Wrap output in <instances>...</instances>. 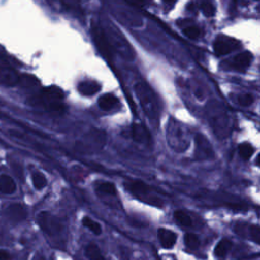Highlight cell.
Wrapping results in <instances>:
<instances>
[{
	"instance_id": "20",
	"label": "cell",
	"mask_w": 260,
	"mask_h": 260,
	"mask_svg": "<svg viewBox=\"0 0 260 260\" xmlns=\"http://www.w3.org/2000/svg\"><path fill=\"white\" fill-rule=\"evenodd\" d=\"M31 181H32V184H34V187L37 189V190H42L46 187L47 185V179L46 177L39 171H35L32 174H31Z\"/></svg>"
},
{
	"instance_id": "13",
	"label": "cell",
	"mask_w": 260,
	"mask_h": 260,
	"mask_svg": "<svg viewBox=\"0 0 260 260\" xmlns=\"http://www.w3.org/2000/svg\"><path fill=\"white\" fill-rule=\"evenodd\" d=\"M131 137L135 142L146 144L150 141V133L141 124H133L131 127Z\"/></svg>"
},
{
	"instance_id": "5",
	"label": "cell",
	"mask_w": 260,
	"mask_h": 260,
	"mask_svg": "<svg viewBox=\"0 0 260 260\" xmlns=\"http://www.w3.org/2000/svg\"><path fill=\"white\" fill-rule=\"evenodd\" d=\"M209 111V121L210 125L213 127L215 133L219 136H225L226 135V129H229L228 126V118L225 115V112L221 109L220 105H216V107H211L208 105Z\"/></svg>"
},
{
	"instance_id": "27",
	"label": "cell",
	"mask_w": 260,
	"mask_h": 260,
	"mask_svg": "<svg viewBox=\"0 0 260 260\" xmlns=\"http://www.w3.org/2000/svg\"><path fill=\"white\" fill-rule=\"evenodd\" d=\"M183 34L187 37V38H189V39H191V40H195V39H197V38H199V36H200V29L197 27V26H193V25H191V26H187L186 28H184L183 29Z\"/></svg>"
},
{
	"instance_id": "11",
	"label": "cell",
	"mask_w": 260,
	"mask_h": 260,
	"mask_svg": "<svg viewBox=\"0 0 260 260\" xmlns=\"http://www.w3.org/2000/svg\"><path fill=\"white\" fill-rule=\"evenodd\" d=\"M5 212H6V215L8 216V218L14 222H19V221L24 220L27 215L25 208L20 203L9 204L6 207Z\"/></svg>"
},
{
	"instance_id": "28",
	"label": "cell",
	"mask_w": 260,
	"mask_h": 260,
	"mask_svg": "<svg viewBox=\"0 0 260 260\" xmlns=\"http://www.w3.org/2000/svg\"><path fill=\"white\" fill-rule=\"evenodd\" d=\"M253 102H254V96L250 93H244L238 96V103L243 107H248L251 104H253Z\"/></svg>"
},
{
	"instance_id": "6",
	"label": "cell",
	"mask_w": 260,
	"mask_h": 260,
	"mask_svg": "<svg viewBox=\"0 0 260 260\" xmlns=\"http://www.w3.org/2000/svg\"><path fill=\"white\" fill-rule=\"evenodd\" d=\"M106 143V134L101 130H93L84 136V140L79 143L77 148L82 152L100 150Z\"/></svg>"
},
{
	"instance_id": "19",
	"label": "cell",
	"mask_w": 260,
	"mask_h": 260,
	"mask_svg": "<svg viewBox=\"0 0 260 260\" xmlns=\"http://www.w3.org/2000/svg\"><path fill=\"white\" fill-rule=\"evenodd\" d=\"M174 219L176 220V222L184 228H190L193 225V221L191 216L183 211V210H176L174 212Z\"/></svg>"
},
{
	"instance_id": "22",
	"label": "cell",
	"mask_w": 260,
	"mask_h": 260,
	"mask_svg": "<svg viewBox=\"0 0 260 260\" xmlns=\"http://www.w3.org/2000/svg\"><path fill=\"white\" fill-rule=\"evenodd\" d=\"M184 243H185V246L187 248H189L191 250H194V249H197L199 247L200 240H199V237L196 234L187 233L184 236Z\"/></svg>"
},
{
	"instance_id": "29",
	"label": "cell",
	"mask_w": 260,
	"mask_h": 260,
	"mask_svg": "<svg viewBox=\"0 0 260 260\" xmlns=\"http://www.w3.org/2000/svg\"><path fill=\"white\" fill-rule=\"evenodd\" d=\"M11 254L5 249H0V260H10Z\"/></svg>"
},
{
	"instance_id": "1",
	"label": "cell",
	"mask_w": 260,
	"mask_h": 260,
	"mask_svg": "<svg viewBox=\"0 0 260 260\" xmlns=\"http://www.w3.org/2000/svg\"><path fill=\"white\" fill-rule=\"evenodd\" d=\"M64 92L63 90L55 85L43 88L38 93L31 95L28 99V103L35 107H42L48 112L62 113L65 110L63 103Z\"/></svg>"
},
{
	"instance_id": "7",
	"label": "cell",
	"mask_w": 260,
	"mask_h": 260,
	"mask_svg": "<svg viewBox=\"0 0 260 260\" xmlns=\"http://www.w3.org/2000/svg\"><path fill=\"white\" fill-rule=\"evenodd\" d=\"M241 47V43L231 37L219 36L213 43V50L217 56H224L231 52L238 50Z\"/></svg>"
},
{
	"instance_id": "15",
	"label": "cell",
	"mask_w": 260,
	"mask_h": 260,
	"mask_svg": "<svg viewBox=\"0 0 260 260\" xmlns=\"http://www.w3.org/2000/svg\"><path fill=\"white\" fill-rule=\"evenodd\" d=\"M17 186L14 179L8 174L0 175V192L5 195H12L16 192Z\"/></svg>"
},
{
	"instance_id": "25",
	"label": "cell",
	"mask_w": 260,
	"mask_h": 260,
	"mask_svg": "<svg viewBox=\"0 0 260 260\" xmlns=\"http://www.w3.org/2000/svg\"><path fill=\"white\" fill-rule=\"evenodd\" d=\"M200 8H201V11L203 12V14L206 16V17H210V16H213L214 13H215V7L212 3L208 2V1H205V2H202L200 4Z\"/></svg>"
},
{
	"instance_id": "10",
	"label": "cell",
	"mask_w": 260,
	"mask_h": 260,
	"mask_svg": "<svg viewBox=\"0 0 260 260\" xmlns=\"http://www.w3.org/2000/svg\"><path fill=\"white\" fill-rule=\"evenodd\" d=\"M157 239L162 248L172 249L177 242V234L169 229L159 228L157 230Z\"/></svg>"
},
{
	"instance_id": "21",
	"label": "cell",
	"mask_w": 260,
	"mask_h": 260,
	"mask_svg": "<svg viewBox=\"0 0 260 260\" xmlns=\"http://www.w3.org/2000/svg\"><path fill=\"white\" fill-rule=\"evenodd\" d=\"M82 224L88 229L91 233H93L94 235H101L102 234V226L98 221H94L92 218L88 217V216H84L82 218Z\"/></svg>"
},
{
	"instance_id": "23",
	"label": "cell",
	"mask_w": 260,
	"mask_h": 260,
	"mask_svg": "<svg viewBox=\"0 0 260 260\" xmlns=\"http://www.w3.org/2000/svg\"><path fill=\"white\" fill-rule=\"evenodd\" d=\"M238 151H239L240 156L243 159H249L252 156V154L254 153V147L250 143L244 142L239 145Z\"/></svg>"
},
{
	"instance_id": "16",
	"label": "cell",
	"mask_w": 260,
	"mask_h": 260,
	"mask_svg": "<svg viewBox=\"0 0 260 260\" xmlns=\"http://www.w3.org/2000/svg\"><path fill=\"white\" fill-rule=\"evenodd\" d=\"M98 104L102 110L111 111L119 106V100L111 93H106L99 99Z\"/></svg>"
},
{
	"instance_id": "14",
	"label": "cell",
	"mask_w": 260,
	"mask_h": 260,
	"mask_svg": "<svg viewBox=\"0 0 260 260\" xmlns=\"http://www.w3.org/2000/svg\"><path fill=\"white\" fill-rule=\"evenodd\" d=\"M101 87H102L101 84L94 80H83V81H80L77 85V89L79 93L85 96L95 94L96 92L100 91Z\"/></svg>"
},
{
	"instance_id": "30",
	"label": "cell",
	"mask_w": 260,
	"mask_h": 260,
	"mask_svg": "<svg viewBox=\"0 0 260 260\" xmlns=\"http://www.w3.org/2000/svg\"><path fill=\"white\" fill-rule=\"evenodd\" d=\"M31 260H48V259L46 258V256H45L43 253H36V254L32 256Z\"/></svg>"
},
{
	"instance_id": "3",
	"label": "cell",
	"mask_w": 260,
	"mask_h": 260,
	"mask_svg": "<svg viewBox=\"0 0 260 260\" xmlns=\"http://www.w3.org/2000/svg\"><path fill=\"white\" fill-rule=\"evenodd\" d=\"M124 187L138 200L156 206L162 207L164 201L154 193L153 189L141 181H128L124 183Z\"/></svg>"
},
{
	"instance_id": "8",
	"label": "cell",
	"mask_w": 260,
	"mask_h": 260,
	"mask_svg": "<svg viewBox=\"0 0 260 260\" xmlns=\"http://www.w3.org/2000/svg\"><path fill=\"white\" fill-rule=\"evenodd\" d=\"M92 37L100 50V52L106 57L111 58L113 56V49L111 43L109 42L106 32L99 25H92Z\"/></svg>"
},
{
	"instance_id": "31",
	"label": "cell",
	"mask_w": 260,
	"mask_h": 260,
	"mask_svg": "<svg viewBox=\"0 0 260 260\" xmlns=\"http://www.w3.org/2000/svg\"><path fill=\"white\" fill-rule=\"evenodd\" d=\"M120 260H130V258H129V254H128L125 250H121Z\"/></svg>"
},
{
	"instance_id": "17",
	"label": "cell",
	"mask_w": 260,
	"mask_h": 260,
	"mask_svg": "<svg viewBox=\"0 0 260 260\" xmlns=\"http://www.w3.org/2000/svg\"><path fill=\"white\" fill-rule=\"evenodd\" d=\"M232 247H233V243L231 240L229 239L220 240L214 248L215 257L218 259H223L228 255V253L231 251Z\"/></svg>"
},
{
	"instance_id": "4",
	"label": "cell",
	"mask_w": 260,
	"mask_h": 260,
	"mask_svg": "<svg viewBox=\"0 0 260 260\" xmlns=\"http://www.w3.org/2000/svg\"><path fill=\"white\" fill-rule=\"evenodd\" d=\"M37 222L41 230L51 239L60 238L65 231L64 223L48 211H42L37 216Z\"/></svg>"
},
{
	"instance_id": "18",
	"label": "cell",
	"mask_w": 260,
	"mask_h": 260,
	"mask_svg": "<svg viewBox=\"0 0 260 260\" xmlns=\"http://www.w3.org/2000/svg\"><path fill=\"white\" fill-rule=\"evenodd\" d=\"M84 256L88 260H105L100 247L94 243H89L84 247Z\"/></svg>"
},
{
	"instance_id": "2",
	"label": "cell",
	"mask_w": 260,
	"mask_h": 260,
	"mask_svg": "<svg viewBox=\"0 0 260 260\" xmlns=\"http://www.w3.org/2000/svg\"><path fill=\"white\" fill-rule=\"evenodd\" d=\"M134 91L145 115L151 120H156L159 113V107L155 93L151 87L143 81H138L134 85Z\"/></svg>"
},
{
	"instance_id": "26",
	"label": "cell",
	"mask_w": 260,
	"mask_h": 260,
	"mask_svg": "<svg viewBox=\"0 0 260 260\" xmlns=\"http://www.w3.org/2000/svg\"><path fill=\"white\" fill-rule=\"evenodd\" d=\"M248 233H249V237L250 239L255 242L256 244H259V240H260V229L257 224H252L248 226Z\"/></svg>"
},
{
	"instance_id": "9",
	"label": "cell",
	"mask_w": 260,
	"mask_h": 260,
	"mask_svg": "<svg viewBox=\"0 0 260 260\" xmlns=\"http://www.w3.org/2000/svg\"><path fill=\"white\" fill-rule=\"evenodd\" d=\"M195 143H196V151L195 156L197 159H205L210 158L213 154L212 147L205 136L201 134H197L195 136Z\"/></svg>"
},
{
	"instance_id": "12",
	"label": "cell",
	"mask_w": 260,
	"mask_h": 260,
	"mask_svg": "<svg viewBox=\"0 0 260 260\" xmlns=\"http://www.w3.org/2000/svg\"><path fill=\"white\" fill-rule=\"evenodd\" d=\"M252 60H253V55L249 51H245V52H241V53L237 54L232 59L230 64L234 69L243 71L250 66Z\"/></svg>"
},
{
	"instance_id": "24",
	"label": "cell",
	"mask_w": 260,
	"mask_h": 260,
	"mask_svg": "<svg viewBox=\"0 0 260 260\" xmlns=\"http://www.w3.org/2000/svg\"><path fill=\"white\" fill-rule=\"evenodd\" d=\"M98 191L103 193V194H108V195H116L117 193V190H116V187L113 183H110V182H102L98 185L96 187Z\"/></svg>"
}]
</instances>
